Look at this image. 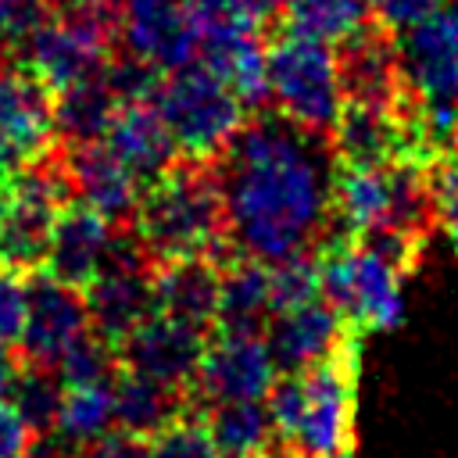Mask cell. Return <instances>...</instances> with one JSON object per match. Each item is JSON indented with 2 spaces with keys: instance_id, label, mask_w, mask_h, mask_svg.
<instances>
[{
  "instance_id": "obj_23",
  "label": "cell",
  "mask_w": 458,
  "mask_h": 458,
  "mask_svg": "<svg viewBox=\"0 0 458 458\" xmlns=\"http://www.w3.org/2000/svg\"><path fill=\"white\" fill-rule=\"evenodd\" d=\"M122 97L114 93L107 68L93 79H82L61 93H50V107H54V129L61 143H89L100 140L104 129L111 125L114 111H118Z\"/></svg>"
},
{
  "instance_id": "obj_38",
  "label": "cell",
  "mask_w": 458,
  "mask_h": 458,
  "mask_svg": "<svg viewBox=\"0 0 458 458\" xmlns=\"http://www.w3.org/2000/svg\"><path fill=\"white\" fill-rule=\"evenodd\" d=\"M32 21V0H0V43L18 39Z\"/></svg>"
},
{
  "instance_id": "obj_25",
  "label": "cell",
  "mask_w": 458,
  "mask_h": 458,
  "mask_svg": "<svg viewBox=\"0 0 458 458\" xmlns=\"http://www.w3.org/2000/svg\"><path fill=\"white\" fill-rule=\"evenodd\" d=\"M204 422L222 458H261L279 447L276 429L268 422L265 401H229L208 404Z\"/></svg>"
},
{
  "instance_id": "obj_39",
  "label": "cell",
  "mask_w": 458,
  "mask_h": 458,
  "mask_svg": "<svg viewBox=\"0 0 458 458\" xmlns=\"http://www.w3.org/2000/svg\"><path fill=\"white\" fill-rule=\"evenodd\" d=\"M14 369H18V351L0 344V401H7V390H11V379H14Z\"/></svg>"
},
{
  "instance_id": "obj_36",
  "label": "cell",
  "mask_w": 458,
  "mask_h": 458,
  "mask_svg": "<svg viewBox=\"0 0 458 458\" xmlns=\"http://www.w3.org/2000/svg\"><path fill=\"white\" fill-rule=\"evenodd\" d=\"M39 437L11 401H0V458H32Z\"/></svg>"
},
{
  "instance_id": "obj_12",
  "label": "cell",
  "mask_w": 458,
  "mask_h": 458,
  "mask_svg": "<svg viewBox=\"0 0 458 458\" xmlns=\"http://www.w3.org/2000/svg\"><path fill=\"white\" fill-rule=\"evenodd\" d=\"M276 376L279 369L265 333H211L190 397L200 408L229 401H265Z\"/></svg>"
},
{
  "instance_id": "obj_22",
  "label": "cell",
  "mask_w": 458,
  "mask_h": 458,
  "mask_svg": "<svg viewBox=\"0 0 458 458\" xmlns=\"http://www.w3.org/2000/svg\"><path fill=\"white\" fill-rule=\"evenodd\" d=\"M111 397H114V429L129 437L150 440L161 426H168L193 397L175 394L161 383H150L136 372L118 369L111 379Z\"/></svg>"
},
{
  "instance_id": "obj_14",
  "label": "cell",
  "mask_w": 458,
  "mask_h": 458,
  "mask_svg": "<svg viewBox=\"0 0 458 458\" xmlns=\"http://www.w3.org/2000/svg\"><path fill=\"white\" fill-rule=\"evenodd\" d=\"M204 344L208 333L154 311L114 347V354H118V369L190 397Z\"/></svg>"
},
{
  "instance_id": "obj_41",
  "label": "cell",
  "mask_w": 458,
  "mask_h": 458,
  "mask_svg": "<svg viewBox=\"0 0 458 458\" xmlns=\"http://www.w3.org/2000/svg\"><path fill=\"white\" fill-rule=\"evenodd\" d=\"M254 4H258V11H261V14H272V11H283L290 0H254Z\"/></svg>"
},
{
  "instance_id": "obj_4",
  "label": "cell",
  "mask_w": 458,
  "mask_h": 458,
  "mask_svg": "<svg viewBox=\"0 0 458 458\" xmlns=\"http://www.w3.org/2000/svg\"><path fill=\"white\" fill-rule=\"evenodd\" d=\"M404 97L433 150L458 143V0H444L397 39Z\"/></svg>"
},
{
  "instance_id": "obj_8",
  "label": "cell",
  "mask_w": 458,
  "mask_h": 458,
  "mask_svg": "<svg viewBox=\"0 0 458 458\" xmlns=\"http://www.w3.org/2000/svg\"><path fill=\"white\" fill-rule=\"evenodd\" d=\"M265 86L276 114L318 140L333 132L344 111L340 54L286 29L265 47Z\"/></svg>"
},
{
  "instance_id": "obj_27",
  "label": "cell",
  "mask_w": 458,
  "mask_h": 458,
  "mask_svg": "<svg viewBox=\"0 0 458 458\" xmlns=\"http://www.w3.org/2000/svg\"><path fill=\"white\" fill-rule=\"evenodd\" d=\"M372 25L369 0H290L283 7V29L326 47H344Z\"/></svg>"
},
{
  "instance_id": "obj_11",
  "label": "cell",
  "mask_w": 458,
  "mask_h": 458,
  "mask_svg": "<svg viewBox=\"0 0 458 458\" xmlns=\"http://www.w3.org/2000/svg\"><path fill=\"white\" fill-rule=\"evenodd\" d=\"M118 43L129 61L154 75L186 68L200 54V32L190 0H122Z\"/></svg>"
},
{
  "instance_id": "obj_33",
  "label": "cell",
  "mask_w": 458,
  "mask_h": 458,
  "mask_svg": "<svg viewBox=\"0 0 458 458\" xmlns=\"http://www.w3.org/2000/svg\"><path fill=\"white\" fill-rule=\"evenodd\" d=\"M429 197H433V225L447 236L458 254V150H440L426 165Z\"/></svg>"
},
{
  "instance_id": "obj_18",
  "label": "cell",
  "mask_w": 458,
  "mask_h": 458,
  "mask_svg": "<svg viewBox=\"0 0 458 458\" xmlns=\"http://www.w3.org/2000/svg\"><path fill=\"white\" fill-rule=\"evenodd\" d=\"M354 329L318 297L308 301L301 308L279 311L268 318L265 326V340L268 351L276 358V369L283 372H304L315 361H322L326 354H333Z\"/></svg>"
},
{
  "instance_id": "obj_6",
  "label": "cell",
  "mask_w": 458,
  "mask_h": 458,
  "mask_svg": "<svg viewBox=\"0 0 458 458\" xmlns=\"http://www.w3.org/2000/svg\"><path fill=\"white\" fill-rule=\"evenodd\" d=\"M318 297L354 329H394L404 318V272L358 236H326L315 250Z\"/></svg>"
},
{
  "instance_id": "obj_7",
  "label": "cell",
  "mask_w": 458,
  "mask_h": 458,
  "mask_svg": "<svg viewBox=\"0 0 458 458\" xmlns=\"http://www.w3.org/2000/svg\"><path fill=\"white\" fill-rule=\"evenodd\" d=\"M358 369H361V333H351L333 354L297 372L301 404L283 440L290 458H351L354 454Z\"/></svg>"
},
{
  "instance_id": "obj_35",
  "label": "cell",
  "mask_w": 458,
  "mask_h": 458,
  "mask_svg": "<svg viewBox=\"0 0 458 458\" xmlns=\"http://www.w3.org/2000/svg\"><path fill=\"white\" fill-rule=\"evenodd\" d=\"M444 0H369L372 25H379L390 36H401L404 29L419 25L429 11H437Z\"/></svg>"
},
{
  "instance_id": "obj_9",
  "label": "cell",
  "mask_w": 458,
  "mask_h": 458,
  "mask_svg": "<svg viewBox=\"0 0 458 458\" xmlns=\"http://www.w3.org/2000/svg\"><path fill=\"white\" fill-rule=\"evenodd\" d=\"M72 200L68 179L57 165V154L7 175V215L0 240V265L32 272L43 265V250L57 211Z\"/></svg>"
},
{
  "instance_id": "obj_19",
  "label": "cell",
  "mask_w": 458,
  "mask_h": 458,
  "mask_svg": "<svg viewBox=\"0 0 458 458\" xmlns=\"http://www.w3.org/2000/svg\"><path fill=\"white\" fill-rule=\"evenodd\" d=\"M107 143V150L147 186L154 182L157 175H165L179 154H175V143L154 107L150 97H136V100H122L111 125L104 129L100 136Z\"/></svg>"
},
{
  "instance_id": "obj_16",
  "label": "cell",
  "mask_w": 458,
  "mask_h": 458,
  "mask_svg": "<svg viewBox=\"0 0 458 458\" xmlns=\"http://www.w3.org/2000/svg\"><path fill=\"white\" fill-rule=\"evenodd\" d=\"M89 333V315L82 290H72L47 276L43 268L29 272V315L18 340V358L32 365H57L61 354Z\"/></svg>"
},
{
  "instance_id": "obj_2",
  "label": "cell",
  "mask_w": 458,
  "mask_h": 458,
  "mask_svg": "<svg viewBox=\"0 0 458 458\" xmlns=\"http://www.w3.org/2000/svg\"><path fill=\"white\" fill-rule=\"evenodd\" d=\"M129 233L150 265L182 258H211L222 265L233 258L215 165L175 161L165 175L147 182Z\"/></svg>"
},
{
  "instance_id": "obj_30",
  "label": "cell",
  "mask_w": 458,
  "mask_h": 458,
  "mask_svg": "<svg viewBox=\"0 0 458 458\" xmlns=\"http://www.w3.org/2000/svg\"><path fill=\"white\" fill-rule=\"evenodd\" d=\"M268 290H272V315L318 301V261L315 250L290 254L268 265Z\"/></svg>"
},
{
  "instance_id": "obj_13",
  "label": "cell",
  "mask_w": 458,
  "mask_h": 458,
  "mask_svg": "<svg viewBox=\"0 0 458 458\" xmlns=\"http://www.w3.org/2000/svg\"><path fill=\"white\" fill-rule=\"evenodd\" d=\"M57 147L50 93L11 57L0 54V172L14 175Z\"/></svg>"
},
{
  "instance_id": "obj_32",
  "label": "cell",
  "mask_w": 458,
  "mask_h": 458,
  "mask_svg": "<svg viewBox=\"0 0 458 458\" xmlns=\"http://www.w3.org/2000/svg\"><path fill=\"white\" fill-rule=\"evenodd\" d=\"M190 4H193L200 43L229 39V36H254L261 32V21H265L254 0H190Z\"/></svg>"
},
{
  "instance_id": "obj_21",
  "label": "cell",
  "mask_w": 458,
  "mask_h": 458,
  "mask_svg": "<svg viewBox=\"0 0 458 458\" xmlns=\"http://www.w3.org/2000/svg\"><path fill=\"white\" fill-rule=\"evenodd\" d=\"M272 318L268 265L254 258H225L218 265V315L211 333H265Z\"/></svg>"
},
{
  "instance_id": "obj_24",
  "label": "cell",
  "mask_w": 458,
  "mask_h": 458,
  "mask_svg": "<svg viewBox=\"0 0 458 458\" xmlns=\"http://www.w3.org/2000/svg\"><path fill=\"white\" fill-rule=\"evenodd\" d=\"M114 433V397L111 383H89V386H64L57 419L50 429V444L61 447V454H79Z\"/></svg>"
},
{
  "instance_id": "obj_34",
  "label": "cell",
  "mask_w": 458,
  "mask_h": 458,
  "mask_svg": "<svg viewBox=\"0 0 458 458\" xmlns=\"http://www.w3.org/2000/svg\"><path fill=\"white\" fill-rule=\"evenodd\" d=\"M29 315V272L0 265V344L18 347Z\"/></svg>"
},
{
  "instance_id": "obj_20",
  "label": "cell",
  "mask_w": 458,
  "mask_h": 458,
  "mask_svg": "<svg viewBox=\"0 0 458 458\" xmlns=\"http://www.w3.org/2000/svg\"><path fill=\"white\" fill-rule=\"evenodd\" d=\"M154 311L211 336L218 315V261L182 258L154 265Z\"/></svg>"
},
{
  "instance_id": "obj_17",
  "label": "cell",
  "mask_w": 458,
  "mask_h": 458,
  "mask_svg": "<svg viewBox=\"0 0 458 458\" xmlns=\"http://www.w3.org/2000/svg\"><path fill=\"white\" fill-rule=\"evenodd\" d=\"M122 233L125 229L111 225L104 215H97L82 200H68L57 211L39 268L72 290H86L97 279V272L111 261Z\"/></svg>"
},
{
  "instance_id": "obj_28",
  "label": "cell",
  "mask_w": 458,
  "mask_h": 458,
  "mask_svg": "<svg viewBox=\"0 0 458 458\" xmlns=\"http://www.w3.org/2000/svg\"><path fill=\"white\" fill-rule=\"evenodd\" d=\"M61 390L64 386L57 379V369L32 365V361H21L18 358V369H14L7 401L21 411V419L32 426L36 437H50L54 419H57V404H61Z\"/></svg>"
},
{
  "instance_id": "obj_40",
  "label": "cell",
  "mask_w": 458,
  "mask_h": 458,
  "mask_svg": "<svg viewBox=\"0 0 458 458\" xmlns=\"http://www.w3.org/2000/svg\"><path fill=\"white\" fill-rule=\"evenodd\" d=\"M4 215H7V175L0 172V240H4Z\"/></svg>"
},
{
  "instance_id": "obj_42",
  "label": "cell",
  "mask_w": 458,
  "mask_h": 458,
  "mask_svg": "<svg viewBox=\"0 0 458 458\" xmlns=\"http://www.w3.org/2000/svg\"><path fill=\"white\" fill-rule=\"evenodd\" d=\"M32 4H47V7H57V4H64V0H32Z\"/></svg>"
},
{
  "instance_id": "obj_10",
  "label": "cell",
  "mask_w": 458,
  "mask_h": 458,
  "mask_svg": "<svg viewBox=\"0 0 458 458\" xmlns=\"http://www.w3.org/2000/svg\"><path fill=\"white\" fill-rule=\"evenodd\" d=\"M89 333L118 347L147 315H154V265L125 229L111 261L82 290Z\"/></svg>"
},
{
  "instance_id": "obj_1",
  "label": "cell",
  "mask_w": 458,
  "mask_h": 458,
  "mask_svg": "<svg viewBox=\"0 0 458 458\" xmlns=\"http://www.w3.org/2000/svg\"><path fill=\"white\" fill-rule=\"evenodd\" d=\"M229 250L254 261H283L315 250L329 236L333 157L326 140L286 118H254L215 161Z\"/></svg>"
},
{
  "instance_id": "obj_3",
  "label": "cell",
  "mask_w": 458,
  "mask_h": 458,
  "mask_svg": "<svg viewBox=\"0 0 458 458\" xmlns=\"http://www.w3.org/2000/svg\"><path fill=\"white\" fill-rule=\"evenodd\" d=\"M118 47V4L114 0H64L32 21L18 36V64L47 89L61 93L82 79L100 75Z\"/></svg>"
},
{
  "instance_id": "obj_26",
  "label": "cell",
  "mask_w": 458,
  "mask_h": 458,
  "mask_svg": "<svg viewBox=\"0 0 458 458\" xmlns=\"http://www.w3.org/2000/svg\"><path fill=\"white\" fill-rule=\"evenodd\" d=\"M200 64L211 68L247 107H258L268 97L265 86V43L261 36H229L200 43Z\"/></svg>"
},
{
  "instance_id": "obj_5",
  "label": "cell",
  "mask_w": 458,
  "mask_h": 458,
  "mask_svg": "<svg viewBox=\"0 0 458 458\" xmlns=\"http://www.w3.org/2000/svg\"><path fill=\"white\" fill-rule=\"evenodd\" d=\"M179 161L215 165L247 125V104L204 64H186L157 75L150 93Z\"/></svg>"
},
{
  "instance_id": "obj_15",
  "label": "cell",
  "mask_w": 458,
  "mask_h": 458,
  "mask_svg": "<svg viewBox=\"0 0 458 458\" xmlns=\"http://www.w3.org/2000/svg\"><path fill=\"white\" fill-rule=\"evenodd\" d=\"M57 165L68 179V190L93 208L97 215H104L111 225L129 229L143 197V182L107 150L104 140H89V143H61Z\"/></svg>"
},
{
  "instance_id": "obj_31",
  "label": "cell",
  "mask_w": 458,
  "mask_h": 458,
  "mask_svg": "<svg viewBox=\"0 0 458 458\" xmlns=\"http://www.w3.org/2000/svg\"><path fill=\"white\" fill-rule=\"evenodd\" d=\"M57 369V379L61 386H89V383H111L114 372H118V354L107 340H100L97 333H86L79 336L64 354L61 361L54 365Z\"/></svg>"
},
{
  "instance_id": "obj_37",
  "label": "cell",
  "mask_w": 458,
  "mask_h": 458,
  "mask_svg": "<svg viewBox=\"0 0 458 458\" xmlns=\"http://www.w3.org/2000/svg\"><path fill=\"white\" fill-rule=\"evenodd\" d=\"M82 458H150V440L143 437H129V433H107L104 440H97L93 447L79 451Z\"/></svg>"
},
{
  "instance_id": "obj_29",
  "label": "cell",
  "mask_w": 458,
  "mask_h": 458,
  "mask_svg": "<svg viewBox=\"0 0 458 458\" xmlns=\"http://www.w3.org/2000/svg\"><path fill=\"white\" fill-rule=\"evenodd\" d=\"M150 458H222L197 401H190L168 426L150 437Z\"/></svg>"
}]
</instances>
